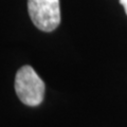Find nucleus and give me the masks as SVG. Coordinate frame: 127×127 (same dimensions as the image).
Returning <instances> with one entry per match:
<instances>
[{
    "label": "nucleus",
    "instance_id": "nucleus-3",
    "mask_svg": "<svg viewBox=\"0 0 127 127\" xmlns=\"http://www.w3.org/2000/svg\"><path fill=\"white\" fill-rule=\"evenodd\" d=\"M120 3L124 6V9H125V13L127 15V0H120Z\"/></svg>",
    "mask_w": 127,
    "mask_h": 127
},
{
    "label": "nucleus",
    "instance_id": "nucleus-2",
    "mask_svg": "<svg viewBox=\"0 0 127 127\" xmlns=\"http://www.w3.org/2000/svg\"><path fill=\"white\" fill-rule=\"evenodd\" d=\"M32 22L43 32H52L61 23L59 0H28Z\"/></svg>",
    "mask_w": 127,
    "mask_h": 127
},
{
    "label": "nucleus",
    "instance_id": "nucleus-1",
    "mask_svg": "<svg viewBox=\"0 0 127 127\" xmlns=\"http://www.w3.org/2000/svg\"><path fill=\"white\" fill-rule=\"evenodd\" d=\"M15 92L25 105L38 106L45 97L46 85L31 66H23L15 75Z\"/></svg>",
    "mask_w": 127,
    "mask_h": 127
}]
</instances>
